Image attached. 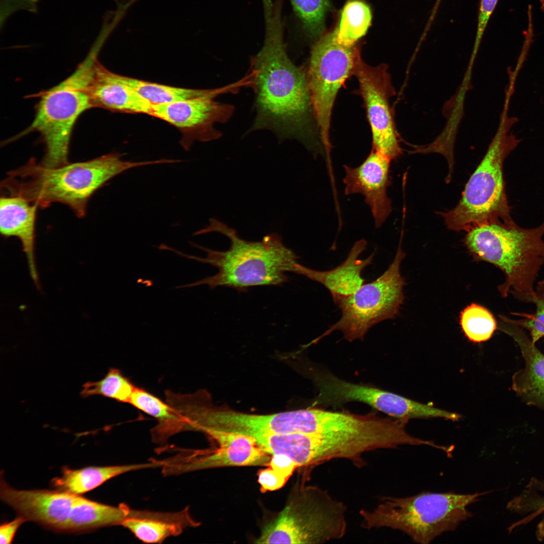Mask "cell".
I'll list each match as a JSON object with an SVG mask.
<instances>
[{
	"label": "cell",
	"mask_w": 544,
	"mask_h": 544,
	"mask_svg": "<svg viewBox=\"0 0 544 544\" xmlns=\"http://www.w3.org/2000/svg\"><path fill=\"white\" fill-rule=\"evenodd\" d=\"M159 163L158 160L124 161L118 153L55 168L31 158L9 171L1 182V189L8 195L22 197L41 209L54 202L62 203L82 218L91 197L111 179L131 168Z\"/></svg>",
	"instance_id": "3"
},
{
	"label": "cell",
	"mask_w": 544,
	"mask_h": 544,
	"mask_svg": "<svg viewBox=\"0 0 544 544\" xmlns=\"http://www.w3.org/2000/svg\"><path fill=\"white\" fill-rule=\"evenodd\" d=\"M318 394L314 406H339L349 402L366 403L398 419L448 418L449 412L423 404L373 386L341 379L329 372L318 369L313 374Z\"/></svg>",
	"instance_id": "13"
},
{
	"label": "cell",
	"mask_w": 544,
	"mask_h": 544,
	"mask_svg": "<svg viewBox=\"0 0 544 544\" xmlns=\"http://www.w3.org/2000/svg\"><path fill=\"white\" fill-rule=\"evenodd\" d=\"M459 323L465 336L475 343L489 340L498 327L493 314L485 307L475 303L461 311Z\"/></svg>",
	"instance_id": "28"
},
{
	"label": "cell",
	"mask_w": 544,
	"mask_h": 544,
	"mask_svg": "<svg viewBox=\"0 0 544 544\" xmlns=\"http://www.w3.org/2000/svg\"><path fill=\"white\" fill-rule=\"evenodd\" d=\"M163 461H154L140 464L90 466L78 469L64 467L62 475L53 479L51 484L56 490L81 495L124 473L144 468L163 467Z\"/></svg>",
	"instance_id": "23"
},
{
	"label": "cell",
	"mask_w": 544,
	"mask_h": 544,
	"mask_svg": "<svg viewBox=\"0 0 544 544\" xmlns=\"http://www.w3.org/2000/svg\"><path fill=\"white\" fill-rule=\"evenodd\" d=\"M390 162L372 149L359 166H344L346 172L343 179L345 193H360L365 197L377 228L382 225L391 211V202L387 193L390 184Z\"/></svg>",
	"instance_id": "17"
},
{
	"label": "cell",
	"mask_w": 544,
	"mask_h": 544,
	"mask_svg": "<svg viewBox=\"0 0 544 544\" xmlns=\"http://www.w3.org/2000/svg\"><path fill=\"white\" fill-rule=\"evenodd\" d=\"M88 91L93 108L151 115L152 104L121 82L118 74L108 70L98 60L94 65Z\"/></svg>",
	"instance_id": "19"
},
{
	"label": "cell",
	"mask_w": 544,
	"mask_h": 544,
	"mask_svg": "<svg viewBox=\"0 0 544 544\" xmlns=\"http://www.w3.org/2000/svg\"><path fill=\"white\" fill-rule=\"evenodd\" d=\"M308 433H309V408H308Z\"/></svg>",
	"instance_id": "39"
},
{
	"label": "cell",
	"mask_w": 544,
	"mask_h": 544,
	"mask_svg": "<svg viewBox=\"0 0 544 544\" xmlns=\"http://www.w3.org/2000/svg\"><path fill=\"white\" fill-rule=\"evenodd\" d=\"M535 532L537 539L540 541L544 540V517L537 524Z\"/></svg>",
	"instance_id": "36"
},
{
	"label": "cell",
	"mask_w": 544,
	"mask_h": 544,
	"mask_svg": "<svg viewBox=\"0 0 544 544\" xmlns=\"http://www.w3.org/2000/svg\"><path fill=\"white\" fill-rule=\"evenodd\" d=\"M167 391H165V395H166V393L167 392ZM165 396H166V395H165ZM166 402H167V401H166ZM167 403H168V402H167ZM178 419H179V418H178ZM179 426H180V424H179ZM180 429H181V428H180Z\"/></svg>",
	"instance_id": "40"
},
{
	"label": "cell",
	"mask_w": 544,
	"mask_h": 544,
	"mask_svg": "<svg viewBox=\"0 0 544 544\" xmlns=\"http://www.w3.org/2000/svg\"><path fill=\"white\" fill-rule=\"evenodd\" d=\"M306 35L316 38L324 29V21L330 10L329 0H290Z\"/></svg>",
	"instance_id": "29"
},
{
	"label": "cell",
	"mask_w": 544,
	"mask_h": 544,
	"mask_svg": "<svg viewBox=\"0 0 544 544\" xmlns=\"http://www.w3.org/2000/svg\"><path fill=\"white\" fill-rule=\"evenodd\" d=\"M499 317L498 327L517 343L525 362L524 368L513 377V389L528 403L544 406V355L522 327L509 318Z\"/></svg>",
	"instance_id": "18"
},
{
	"label": "cell",
	"mask_w": 544,
	"mask_h": 544,
	"mask_svg": "<svg viewBox=\"0 0 544 544\" xmlns=\"http://www.w3.org/2000/svg\"><path fill=\"white\" fill-rule=\"evenodd\" d=\"M543 236L544 222L525 229L513 221L476 227L467 232L463 241L474 261L490 263L503 271L505 281L498 287L502 297L511 293L529 303L544 264Z\"/></svg>",
	"instance_id": "4"
},
{
	"label": "cell",
	"mask_w": 544,
	"mask_h": 544,
	"mask_svg": "<svg viewBox=\"0 0 544 544\" xmlns=\"http://www.w3.org/2000/svg\"><path fill=\"white\" fill-rule=\"evenodd\" d=\"M405 253L399 244L388 268L373 282L364 284L347 297L332 298L342 312L340 319L312 343H316L333 331L338 330L343 338L352 342L362 341L374 325L398 314L404 301V279L400 264Z\"/></svg>",
	"instance_id": "9"
},
{
	"label": "cell",
	"mask_w": 544,
	"mask_h": 544,
	"mask_svg": "<svg viewBox=\"0 0 544 544\" xmlns=\"http://www.w3.org/2000/svg\"><path fill=\"white\" fill-rule=\"evenodd\" d=\"M37 204L20 196L4 195L0 199V231L5 237H15L21 242L30 275L37 287L38 276L34 256Z\"/></svg>",
	"instance_id": "20"
},
{
	"label": "cell",
	"mask_w": 544,
	"mask_h": 544,
	"mask_svg": "<svg viewBox=\"0 0 544 544\" xmlns=\"http://www.w3.org/2000/svg\"><path fill=\"white\" fill-rule=\"evenodd\" d=\"M98 49L92 48L74 73L59 84L38 94L34 119L30 125L14 140L28 133H40L45 153L40 162L55 168L68 160L71 134L75 124L84 112L93 108L88 88Z\"/></svg>",
	"instance_id": "6"
},
{
	"label": "cell",
	"mask_w": 544,
	"mask_h": 544,
	"mask_svg": "<svg viewBox=\"0 0 544 544\" xmlns=\"http://www.w3.org/2000/svg\"><path fill=\"white\" fill-rule=\"evenodd\" d=\"M353 74L358 79L364 101L372 134L373 149L391 161L395 160L402 152L389 102L395 92L387 65L371 66L363 61L360 54Z\"/></svg>",
	"instance_id": "14"
},
{
	"label": "cell",
	"mask_w": 544,
	"mask_h": 544,
	"mask_svg": "<svg viewBox=\"0 0 544 544\" xmlns=\"http://www.w3.org/2000/svg\"></svg>",
	"instance_id": "38"
},
{
	"label": "cell",
	"mask_w": 544,
	"mask_h": 544,
	"mask_svg": "<svg viewBox=\"0 0 544 544\" xmlns=\"http://www.w3.org/2000/svg\"><path fill=\"white\" fill-rule=\"evenodd\" d=\"M198 525L188 508L175 512H161L132 509L121 526L139 540L146 543H161L167 538L180 534L184 529Z\"/></svg>",
	"instance_id": "22"
},
{
	"label": "cell",
	"mask_w": 544,
	"mask_h": 544,
	"mask_svg": "<svg viewBox=\"0 0 544 544\" xmlns=\"http://www.w3.org/2000/svg\"><path fill=\"white\" fill-rule=\"evenodd\" d=\"M203 433L214 439L218 446L197 457L182 462L169 461L164 467L166 474L196 470L236 466H266L271 456L264 451L253 437L243 434L208 429Z\"/></svg>",
	"instance_id": "15"
},
{
	"label": "cell",
	"mask_w": 544,
	"mask_h": 544,
	"mask_svg": "<svg viewBox=\"0 0 544 544\" xmlns=\"http://www.w3.org/2000/svg\"><path fill=\"white\" fill-rule=\"evenodd\" d=\"M80 495L59 490H19L1 480V500L27 520L67 532Z\"/></svg>",
	"instance_id": "16"
},
{
	"label": "cell",
	"mask_w": 544,
	"mask_h": 544,
	"mask_svg": "<svg viewBox=\"0 0 544 544\" xmlns=\"http://www.w3.org/2000/svg\"><path fill=\"white\" fill-rule=\"evenodd\" d=\"M484 494L422 492L404 498L383 497L374 509L360 511L361 526L398 530L416 542L429 543L471 517L467 507Z\"/></svg>",
	"instance_id": "5"
},
{
	"label": "cell",
	"mask_w": 544,
	"mask_h": 544,
	"mask_svg": "<svg viewBox=\"0 0 544 544\" xmlns=\"http://www.w3.org/2000/svg\"><path fill=\"white\" fill-rule=\"evenodd\" d=\"M263 44L250 62L255 94L254 129H269L282 138L308 145L313 111L307 73L289 58L284 41L283 0H261Z\"/></svg>",
	"instance_id": "1"
},
{
	"label": "cell",
	"mask_w": 544,
	"mask_h": 544,
	"mask_svg": "<svg viewBox=\"0 0 544 544\" xmlns=\"http://www.w3.org/2000/svg\"><path fill=\"white\" fill-rule=\"evenodd\" d=\"M26 520L19 516L14 520L2 524L0 527V543L1 544L11 543L19 527Z\"/></svg>",
	"instance_id": "35"
},
{
	"label": "cell",
	"mask_w": 544,
	"mask_h": 544,
	"mask_svg": "<svg viewBox=\"0 0 544 544\" xmlns=\"http://www.w3.org/2000/svg\"><path fill=\"white\" fill-rule=\"evenodd\" d=\"M120 80L152 105L171 103L202 95L209 89L176 87L118 75Z\"/></svg>",
	"instance_id": "26"
},
{
	"label": "cell",
	"mask_w": 544,
	"mask_h": 544,
	"mask_svg": "<svg viewBox=\"0 0 544 544\" xmlns=\"http://www.w3.org/2000/svg\"><path fill=\"white\" fill-rule=\"evenodd\" d=\"M483 159L465 185L453 209L441 213L447 228L467 232L480 225L513 221L505 192L503 164L519 141L508 134L514 121L503 117Z\"/></svg>",
	"instance_id": "7"
},
{
	"label": "cell",
	"mask_w": 544,
	"mask_h": 544,
	"mask_svg": "<svg viewBox=\"0 0 544 544\" xmlns=\"http://www.w3.org/2000/svg\"><path fill=\"white\" fill-rule=\"evenodd\" d=\"M498 0H481L474 52L477 50L489 20Z\"/></svg>",
	"instance_id": "33"
},
{
	"label": "cell",
	"mask_w": 544,
	"mask_h": 544,
	"mask_svg": "<svg viewBox=\"0 0 544 544\" xmlns=\"http://www.w3.org/2000/svg\"><path fill=\"white\" fill-rule=\"evenodd\" d=\"M268 466L282 472L289 478L292 475L295 469L298 468L296 464L289 457L284 454L271 455Z\"/></svg>",
	"instance_id": "34"
},
{
	"label": "cell",
	"mask_w": 544,
	"mask_h": 544,
	"mask_svg": "<svg viewBox=\"0 0 544 544\" xmlns=\"http://www.w3.org/2000/svg\"><path fill=\"white\" fill-rule=\"evenodd\" d=\"M257 476L262 493L278 490L282 488L289 479L282 472L269 466L259 470Z\"/></svg>",
	"instance_id": "32"
},
{
	"label": "cell",
	"mask_w": 544,
	"mask_h": 544,
	"mask_svg": "<svg viewBox=\"0 0 544 544\" xmlns=\"http://www.w3.org/2000/svg\"><path fill=\"white\" fill-rule=\"evenodd\" d=\"M366 245L367 241L360 239L354 243L346 259L338 266L326 271L304 266L302 275L323 285L332 298L350 296L365 284L362 273L374 258V253L365 259L360 258Z\"/></svg>",
	"instance_id": "21"
},
{
	"label": "cell",
	"mask_w": 544,
	"mask_h": 544,
	"mask_svg": "<svg viewBox=\"0 0 544 544\" xmlns=\"http://www.w3.org/2000/svg\"><path fill=\"white\" fill-rule=\"evenodd\" d=\"M128 403L157 420V425L151 431L154 440L164 441L172 436L177 416L173 408L167 402L146 389L135 386Z\"/></svg>",
	"instance_id": "24"
},
{
	"label": "cell",
	"mask_w": 544,
	"mask_h": 544,
	"mask_svg": "<svg viewBox=\"0 0 544 544\" xmlns=\"http://www.w3.org/2000/svg\"><path fill=\"white\" fill-rule=\"evenodd\" d=\"M209 221L208 226L193 235L219 233L230 240L229 249L217 251L190 242L193 247L206 252V257L188 255L171 247L168 250L181 256L210 264L219 271L214 276L176 288L207 285L211 289L226 287L242 292L253 287L281 286L288 281L287 272L301 275L303 265L298 262V256L284 244L278 234H268L259 241H249L240 238L235 229L224 223L215 218Z\"/></svg>",
	"instance_id": "2"
},
{
	"label": "cell",
	"mask_w": 544,
	"mask_h": 544,
	"mask_svg": "<svg viewBox=\"0 0 544 544\" xmlns=\"http://www.w3.org/2000/svg\"><path fill=\"white\" fill-rule=\"evenodd\" d=\"M135 386L120 370L111 367L102 379L84 383L80 395L83 398L100 395L118 402L129 403Z\"/></svg>",
	"instance_id": "27"
},
{
	"label": "cell",
	"mask_w": 544,
	"mask_h": 544,
	"mask_svg": "<svg viewBox=\"0 0 544 544\" xmlns=\"http://www.w3.org/2000/svg\"><path fill=\"white\" fill-rule=\"evenodd\" d=\"M372 13L363 0H348L343 8L339 21L333 31L339 44L351 47L365 35L371 25Z\"/></svg>",
	"instance_id": "25"
},
{
	"label": "cell",
	"mask_w": 544,
	"mask_h": 544,
	"mask_svg": "<svg viewBox=\"0 0 544 544\" xmlns=\"http://www.w3.org/2000/svg\"><path fill=\"white\" fill-rule=\"evenodd\" d=\"M414 442V437L405 429L363 433H295L282 435L277 448L279 453L289 456L298 467H312L334 459H348L361 467L365 464L363 456L367 452L411 445Z\"/></svg>",
	"instance_id": "10"
},
{
	"label": "cell",
	"mask_w": 544,
	"mask_h": 544,
	"mask_svg": "<svg viewBox=\"0 0 544 544\" xmlns=\"http://www.w3.org/2000/svg\"><path fill=\"white\" fill-rule=\"evenodd\" d=\"M360 54L356 45L338 43L334 31L321 36L311 49L307 79L314 115L327 151L330 149L331 115L337 93L353 74Z\"/></svg>",
	"instance_id": "11"
},
{
	"label": "cell",
	"mask_w": 544,
	"mask_h": 544,
	"mask_svg": "<svg viewBox=\"0 0 544 544\" xmlns=\"http://www.w3.org/2000/svg\"><path fill=\"white\" fill-rule=\"evenodd\" d=\"M539 490L544 492V481L535 483ZM509 508L517 511L524 510L535 513L544 512V497L529 494L527 491L509 504Z\"/></svg>",
	"instance_id": "31"
},
{
	"label": "cell",
	"mask_w": 544,
	"mask_h": 544,
	"mask_svg": "<svg viewBox=\"0 0 544 544\" xmlns=\"http://www.w3.org/2000/svg\"><path fill=\"white\" fill-rule=\"evenodd\" d=\"M529 303L535 305L534 313H515L521 317L519 319H511L517 325L529 332L532 342L535 344L544 336V280L539 282L535 289L534 296Z\"/></svg>",
	"instance_id": "30"
},
{
	"label": "cell",
	"mask_w": 544,
	"mask_h": 544,
	"mask_svg": "<svg viewBox=\"0 0 544 544\" xmlns=\"http://www.w3.org/2000/svg\"><path fill=\"white\" fill-rule=\"evenodd\" d=\"M541 9L544 11V0H540Z\"/></svg>",
	"instance_id": "37"
},
{
	"label": "cell",
	"mask_w": 544,
	"mask_h": 544,
	"mask_svg": "<svg viewBox=\"0 0 544 544\" xmlns=\"http://www.w3.org/2000/svg\"><path fill=\"white\" fill-rule=\"evenodd\" d=\"M346 506L319 487L303 488L267 525L256 543H323L347 531Z\"/></svg>",
	"instance_id": "8"
},
{
	"label": "cell",
	"mask_w": 544,
	"mask_h": 544,
	"mask_svg": "<svg viewBox=\"0 0 544 544\" xmlns=\"http://www.w3.org/2000/svg\"><path fill=\"white\" fill-rule=\"evenodd\" d=\"M244 77L229 85L209 89L206 94L187 100L171 103L152 105L151 116L163 120L176 127L181 134L179 141L186 151L195 141L210 142L220 138L222 133L216 129L217 123H224L232 116L234 108L230 104L218 102L215 98L227 93L235 92L247 86Z\"/></svg>",
	"instance_id": "12"
}]
</instances>
